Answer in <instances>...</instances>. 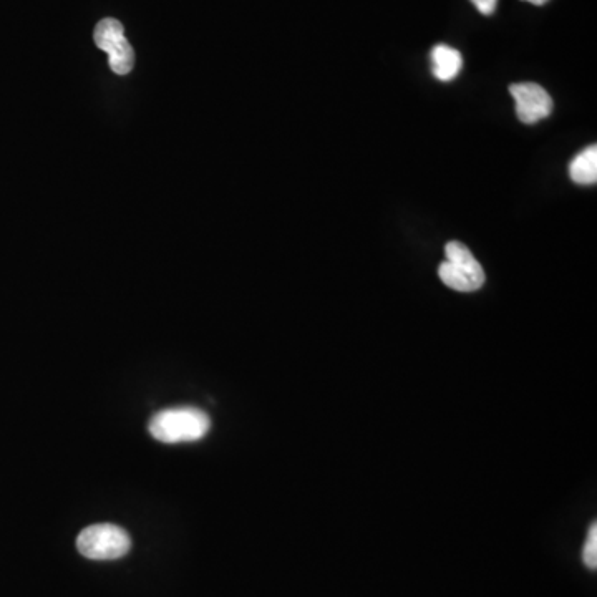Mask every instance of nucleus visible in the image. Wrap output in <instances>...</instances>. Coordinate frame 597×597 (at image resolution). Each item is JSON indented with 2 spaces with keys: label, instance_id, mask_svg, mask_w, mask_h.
Here are the masks:
<instances>
[{
  "label": "nucleus",
  "instance_id": "nucleus-1",
  "mask_svg": "<svg viewBox=\"0 0 597 597\" xmlns=\"http://www.w3.org/2000/svg\"><path fill=\"white\" fill-rule=\"evenodd\" d=\"M211 420L208 413L195 407L166 408L151 417V435L158 442L186 443L198 442L209 432Z\"/></svg>",
  "mask_w": 597,
  "mask_h": 597
},
{
  "label": "nucleus",
  "instance_id": "nucleus-2",
  "mask_svg": "<svg viewBox=\"0 0 597 597\" xmlns=\"http://www.w3.org/2000/svg\"><path fill=\"white\" fill-rule=\"evenodd\" d=\"M447 261L438 267V276L453 291H478L485 284V271L465 244L452 241L445 248Z\"/></svg>",
  "mask_w": 597,
  "mask_h": 597
},
{
  "label": "nucleus",
  "instance_id": "nucleus-3",
  "mask_svg": "<svg viewBox=\"0 0 597 597\" xmlns=\"http://www.w3.org/2000/svg\"><path fill=\"white\" fill-rule=\"evenodd\" d=\"M130 548L132 539L127 531L110 523L88 526L77 538L78 553L93 561L123 558Z\"/></svg>",
  "mask_w": 597,
  "mask_h": 597
},
{
  "label": "nucleus",
  "instance_id": "nucleus-4",
  "mask_svg": "<svg viewBox=\"0 0 597 597\" xmlns=\"http://www.w3.org/2000/svg\"><path fill=\"white\" fill-rule=\"evenodd\" d=\"M98 49L108 55V65L117 75H127L135 65V52L125 37L122 22L117 19H103L93 32Z\"/></svg>",
  "mask_w": 597,
  "mask_h": 597
},
{
  "label": "nucleus",
  "instance_id": "nucleus-5",
  "mask_svg": "<svg viewBox=\"0 0 597 597\" xmlns=\"http://www.w3.org/2000/svg\"><path fill=\"white\" fill-rule=\"evenodd\" d=\"M510 93L515 98L516 115L525 125H534L553 112V98L538 83H515Z\"/></svg>",
  "mask_w": 597,
  "mask_h": 597
},
{
  "label": "nucleus",
  "instance_id": "nucleus-6",
  "mask_svg": "<svg viewBox=\"0 0 597 597\" xmlns=\"http://www.w3.org/2000/svg\"><path fill=\"white\" fill-rule=\"evenodd\" d=\"M430 57H432L433 75L442 82H450L453 78L458 77V73L462 72V54L453 47L435 45Z\"/></svg>",
  "mask_w": 597,
  "mask_h": 597
},
{
  "label": "nucleus",
  "instance_id": "nucleus-7",
  "mask_svg": "<svg viewBox=\"0 0 597 597\" xmlns=\"http://www.w3.org/2000/svg\"><path fill=\"white\" fill-rule=\"evenodd\" d=\"M569 176L578 185H594L597 181V146H588L583 153H579L571 165Z\"/></svg>",
  "mask_w": 597,
  "mask_h": 597
},
{
  "label": "nucleus",
  "instance_id": "nucleus-8",
  "mask_svg": "<svg viewBox=\"0 0 597 597\" xmlns=\"http://www.w3.org/2000/svg\"><path fill=\"white\" fill-rule=\"evenodd\" d=\"M584 563L591 569L597 568V526L594 523L589 530L588 541L583 551Z\"/></svg>",
  "mask_w": 597,
  "mask_h": 597
},
{
  "label": "nucleus",
  "instance_id": "nucleus-9",
  "mask_svg": "<svg viewBox=\"0 0 597 597\" xmlns=\"http://www.w3.org/2000/svg\"><path fill=\"white\" fill-rule=\"evenodd\" d=\"M475 4L476 9L480 10L483 15H491L496 10L498 0H471Z\"/></svg>",
  "mask_w": 597,
  "mask_h": 597
},
{
  "label": "nucleus",
  "instance_id": "nucleus-10",
  "mask_svg": "<svg viewBox=\"0 0 597 597\" xmlns=\"http://www.w3.org/2000/svg\"><path fill=\"white\" fill-rule=\"evenodd\" d=\"M526 2H530V4L534 5H544L548 0H526Z\"/></svg>",
  "mask_w": 597,
  "mask_h": 597
}]
</instances>
